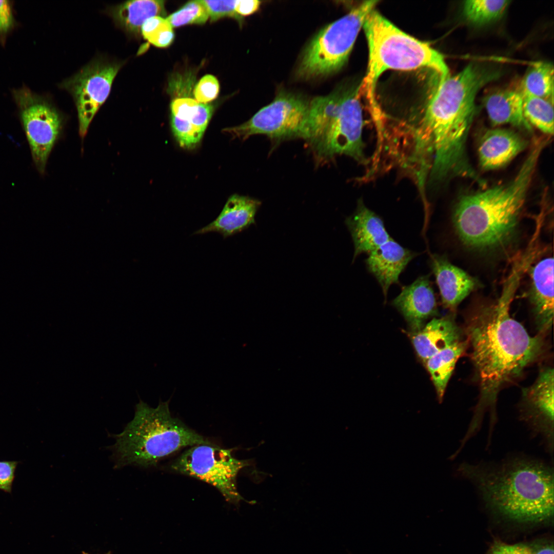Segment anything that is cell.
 <instances>
[{
	"label": "cell",
	"mask_w": 554,
	"mask_h": 554,
	"mask_svg": "<svg viewBox=\"0 0 554 554\" xmlns=\"http://www.w3.org/2000/svg\"><path fill=\"white\" fill-rule=\"evenodd\" d=\"M470 480L489 504L509 519L541 523L553 515V473L537 460L517 458L497 466L463 464Z\"/></svg>",
	"instance_id": "4"
},
{
	"label": "cell",
	"mask_w": 554,
	"mask_h": 554,
	"mask_svg": "<svg viewBox=\"0 0 554 554\" xmlns=\"http://www.w3.org/2000/svg\"><path fill=\"white\" fill-rule=\"evenodd\" d=\"M522 274L520 269L513 268L497 302L478 311L467 326L480 386V399L468 429L472 433L479 430L486 411L490 414L489 430H493L497 419V398L501 387L520 375L543 348L541 335H530L509 314Z\"/></svg>",
	"instance_id": "2"
},
{
	"label": "cell",
	"mask_w": 554,
	"mask_h": 554,
	"mask_svg": "<svg viewBox=\"0 0 554 554\" xmlns=\"http://www.w3.org/2000/svg\"><path fill=\"white\" fill-rule=\"evenodd\" d=\"M345 223L354 244L353 259L362 253L368 254L391 239L383 220L362 199L358 200L355 210Z\"/></svg>",
	"instance_id": "19"
},
{
	"label": "cell",
	"mask_w": 554,
	"mask_h": 554,
	"mask_svg": "<svg viewBox=\"0 0 554 554\" xmlns=\"http://www.w3.org/2000/svg\"><path fill=\"white\" fill-rule=\"evenodd\" d=\"M211 21H215L224 17H232L241 20L242 17L235 10L236 1H207L203 0Z\"/></svg>",
	"instance_id": "33"
},
{
	"label": "cell",
	"mask_w": 554,
	"mask_h": 554,
	"mask_svg": "<svg viewBox=\"0 0 554 554\" xmlns=\"http://www.w3.org/2000/svg\"><path fill=\"white\" fill-rule=\"evenodd\" d=\"M528 146V142L513 130L504 128L488 129L479 140V164L485 170L501 168Z\"/></svg>",
	"instance_id": "15"
},
{
	"label": "cell",
	"mask_w": 554,
	"mask_h": 554,
	"mask_svg": "<svg viewBox=\"0 0 554 554\" xmlns=\"http://www.w3.org/2000/svg\"><path fill=\"white\" fill-rule=\"evenodd\" d=\"M429 265L438 286L443 306L454 309L477 286L475 279L451 264L444 255L432 254Z\"/></svg>",
	"instance_id": "18"
},
{
	"label": "cell",
	"mask_w": 554,
	"mask_h": 554,
	"mask_svg": "<svg viewBox=\"0 0 554 554\" xmlns=\"http://www.w3.org/2000/svg\"><path fill=\"white\" fill-rule=\"evenodd\" d=\"M38 170L45 171L49 154L63 127V120L50 103L26 87L13 91Z\"/></svg>",
	"instance_id": "11"
},
{
	"label": "cell",
	"mask_w": 554,
	"mask_h": 554,
	"mask_svg": "<svg viewBox=\"0 0 554 554\" xmlns=\"http://www.w3.org/2000/svg\"><path fill=\"white\" fill-rule=\"evenodd\" d=\"M169 402L161 401L153 408L140 400L133 419L121 433L114 435L111 450L115 468L150 467L183 447L210 443L172 416Z\"/></svg>",
	"instance_id": "5"
},
{
	"label": "cell",
	"mask_w": 554,
	"mask_h": 554,
	"mask_svg": "<svg viewBox=\"0 0 554 554\" xmlns=\"http://www.w3.org/2000/svg\"><path fill=\"white\" fill-rule=\"evenodd\" d=\"M261 2L258 0L236 1L235 10L240 16H248L256 12Z\"/></svg>",
	"instance_id": "38"
},
{
	"label": "cell",
	"mask_w": 554,
	"mask_h": 554,
	"mask_svg": "<svg viewBox=\"0 0 554 554\" xmlns=\"http://www.w3.org/2000/svg\"><path fill=\"white\" fill-rule=\"evenodd\" d=\"M548 141L546 137L533 140L527 156L509 183L460 199L453 212V223L465 244L475 248H493L511 238Z\"/></svg>",
	"instance_id": "3"
},
{
	"label": "cell",
	"mask_w": 554,
	"mask_h": 554,
	"mask_svg": "<svg viewBox=\"0 0 554 554\" xmlns=\"http://www.w3.org/2000/svg\"><path fill=\"white\" fill-rule=\"evenodd\" d=\"M519 91L523 95L538 97L553 103L552 65L545 62L533 64L523 78Z\"/></svg>",
	"instance_id": "25"
},
{
	"label": "cell",
	"mask_w": 554,
	"mask_h": 554,
	"mask_svg": "<svg viewBox=\"0 0 554 554\" xmlns=\"http://www.w3.org/2000/svg\"><path fill=\"white\" fill-rule=\"evenodd\" d=\"M525 118L532 126L548 135L553 133V103L542 98L523 95Z\"/></svg>",
	"instance_id": "27"
},
{
	"label": "cell",
	"mask_w": 554,
	"mask_h": 554,
	"mask_svg": "<svg viewBox=\"0 0 554 554\" xmlns=\"http://www.w3.org/2000/svg\"><path fill=\"white\" fill-rule=\"evenodd\" d=\"M309 103L299 95L283 92L248 121L223 132L242 140L256 134L278 142L301 138Z\"/></svg>",
	"instance_id": "10"
},
{
	"label": "cell",
	"mask_w": 554,
	"mask_h": 554,
	"mask_svg": "<svg viewBox=\"0 0 554 554\" xmlns=\"http://www.w3.org/2000/svg\"><path fill=\"white\" fill-rule=\"evenodd\" d=\"M484 103L493 126L509 124L528 133L532 132V127L524 116L523 96L519 90H497L487 95Z\"/></svg>",
	"instance_id": "22"
},
{
	"label": "cell",
	"mask_w": 554,
	"mask_h": 554,
	"mask_svg": "<svg viewBox=\"0 0 554 554\" xmlns=\"http://www.w3.org/2000/svg\"><path fill=\"white\" fill-rule=\"evenodd\" d=\"M109 13L120 28L130 34L141 32L142 25L153 16L166 14L164 1L160 0L129 1L109 9Z\"/></svg>",
	"instance_id": "23"
},
{
	"label": "cell",
	"mask_w": 554,
	"mask_h": 554,
	"mask_svg": "<svg viewBox=\"0 0 554 554\" xmlns=\"http://www.w3.org/2000/svg\"><path fill=\"white\" fill-rule=\"evenodd\" d=\"M13 24L14 18L11 4L8 1H0V35L8 33Z\"/></svg>",
	"instance_id": "37"
},
{
	"label": "cell",
	"mask_w": 554,
	"mask_h": 554,
	"mask_svg": "<svg viewBox=\"0 0 554 554\" xmlns=\"http://www.w3.org/2000/svg\"><path fill=\"white\" fill-rule=\"evenodd\" d=\"M199 103L191 98H176L171 104V115L190 121L196 112Z\"/></svg>",
	"instance_id": "34"
},
{
	"label": "cell",
	"mask_w": 554,
	"mask_h": 554,
	"mask_svg": "<svg viewBox=\"0 0 554 554\" xmlns=\"http://www.w3.org/2000/svg\"><path fill=\"white\" fill-rule=\"evenodd\" d=\"M402 313L412 332L424 326L426 320L437 313L436 295L429 275H422L404 287L392 302Z\"/></svg>",
	"instance_id": "14"
},
{
	"label": "cell",
	"mask_w": 554,
	"mask_h": 554,
	"mask_svg": "<svg viewBox=\"0 0 554 554\" xmlns=\"http://www.w3.org/2000/svg\"><path fill=\"white\" fill-rule=\"evenodd\" d=\"M248 464L247 461L235 458L231 449L209 443L191 446L173 462L171 468L212 485L227 502L238 505L244 499L237 489V476Z\"/></svg>",
	"instance_id": "9"
},
{
	"label": "cell",
	"mask_w": 554,
	"mask_h": 554,
	"mask_svg": "<svg viewBox=\"0 0 554 554\" xmlns=\"http://www.w3.org/2000/svg\"><path fill=\"white\" fill-rule=\"evenodd\" d=\"M417 255L392 238L368 253L367 268L378 282L385 298L390 286L399 283L400 274Z\"/></svg>",
	"instance_id": "16"
},
{
	"label": "cell",
	"mask_w": 554,
	"mask_h": 554,
	"mask_svg": "<svg viewBox=\"0 0 554 554\" xmlns=\"http://www.w3.org/2000/svg\"><path fill=\"white\" fill-rule=\"evenodd\" d=\"M369 47V62L364 88L371 113L379 110L375 98L377 82L388 70L410 71L431 69L440 77L449 74L442 54L427 43L404 32L375 9L363 25Z\"/></svg>",
	"instance_id": "6"
},
{
	"label": "cell",
	"mask_w": 554,
	"mask_h": 554,
	"mask_svg": "<svg viewBox=\"0 0 554 554\" xmlns=\"http://www.w3.org/2000/svg\"><path fill=\"white\" fill-rule=\"evenodd\" d=\"M415 350L424 363L438 352L461 341V332L449 317L433 318L411 334Z\"/></svg>",
	"instance_id": "21"
},
{
	"label": "cell",
	"mask_w": 554,
	"mask_h": 554,
	"mask_svg": "<svg viewBox=\"0 0 554 554\" xmlns=\"http://www.w3.org/2000/svg\"><path fill=\"white\" fill-rule=\"evenodd\" d=\"M16 465L17 462L15 461L0 462L1 489L7 492H11Z\"/></svg>",
	"instance_id": "36"
},
{
	"label": "cell",
	"mask_w": 554,
	"mask_h": 554,
	"mask_svg": "<svg viewBox=\"0 0 554 554\" xmlns=\"http://www.w3.org/2000/svg\"><path fill=\"white\" fill-rule=\"evenodd\" d=\"M553 369L547 367L536 381L523 390L521 417L525 423L546 442L548 448L553 445Z\"/></svg>",
	"instance_id": "13"
},
{
	"label": "cell",
	"mask_w": 554,
	"mask_h": 554,
	"mask_svg": "<svg viewBox=\"0 0 554 554\" xmlns=\"http://www.w3.org/2000/svg\"><path fill=\"white\" fill-rule=\"evenodd\" d=\"M208 17L202 1L196 0L188 2L166 19L173 28L186 25L203 24Z\"/></svg>",
	"instance_id": "29"
},
{
	"label": "cell",
	"mask_w": 554,
	"mask_h": 554,
	"mask_svg": "<svg viewBox=\"0 0 554 554\" xmlns=\"http://www.w3.org/2000/svg\"><path fill=\"white\" fill-rule=\"evenodd\" d=\"M220 85L216 78L212 75L207 74L199 81L193 93L197 102L207 104L217 97Z\"/></svg>",
	"instance_id": "32"
},
{
	"label": "cell",
	"mask_w": 554,
	"mask_h": 554,
	"mask_svg": "<svg viewBox=\"0 0 554 554\" xmlns=\"http://www.w3.org/2000/svg\"><path fill=\"white\" fill-rule=\"evenodd\" d=\"M144 38L154 46L165 48L170 46L174 37L172 27L166 18L153 16L148 18L141 27Z\"/></svg>",
	"instance_id": "28"
},
{
	"label": "cell",
	"mask_w": 554,
	"mask_h": 554,
	"mask_svg": "<svg viewBox=\"0 0 554 554\" xmlns=\"http://www.w3.org/2000/svg\"><path fill=\"white\" fill-rule=\"evenodd\" d=\"M261 205L260 201L236 194L231 195L219 216L195 234L214 232L227 238L248 228L255 222V216Z\"/></svg>",
	"instance_id": "20"
},
{
	"label": "cell",
	"mask_w": 554,
	"mask_h": 554,
	"mask_svg": "<svg viewBox=\"0 0 554 554\" xmlns=\"http://www.w3.org/2000/svg\"><path fill=\"white\" fill-rule=\"evenodd\" d=\"M122 66V63L97 59L61 84V87L69 92L75 102L82 139L109 96L113 80Z\"/></svg>",
	"instance_id": "12"
},
{
	"label": "cell",
	"mask_w": 554,
	"mask_h": 554,
	"mask_svg": "<svg viewBox=\"0 0 554 554\" xmlns=\"http://www.w3.org/2000/svg\"><path fill=\"white\" fill-rule=\"evenodd\" d=\"M487 554H554L552 544L546 542L508 544L495 541Z\"/></svg>",
	"instance_id": "30"
},
{
	"label": "cell",
	"mask_w": 554,
	"mask_h": 554,
	"mask_svg": "<svg viewBox=\"0 0 554 554\" xmlns=\"http://www.w3.org/2000/svg\"><path fill=\"white\" fill-rule=\"evenodd\" d=\"M465 346L466 342L461 340L456 342L438 352L424 363L431 375L440 402L443 400L456 363Z\"/></svg>",
	"instance_id": "24"
},
{
	"label": "cell",
	"mask_w": 554,
	"mask_h": 554,
	"mask_svg": "<svg viewBox=\"0 0 554 554\" xmlns=\"http://www.w3.org/2000/svg\"><path fill=\"white\" fill-rule=\"evenodd\" d=\"M213 111V107L212 105L199 103L196 112L189 122L196 128L205 132Z\"/></svg>",
	"instance_id": "35"
},
{
	"label": "cell",
	"mask_w": 554,
	"mask_h": 554,
	"mask_svg": "<svg viewBox=\"0 0 554 554\" xmlns=\"http://www.w3.org/2000/svg\"><path fill=\"white\" fill-rule=\"evenodd\" d=\"M83 554H89V553H87V552H84V551H83ZM106 554H111V553H110V552H108V553H106Z\"/></svg>",
	"instance_id": "39"
},
{
	"label": "cell",
	"mask_w": 554,
	"mask_h": 554,
	"mask_svg": "<svg viewBox=\"0 0 554 554\" xmlns=\"http://www.w3.org/2000/svg\"><path fill=\"white\" fill-rule=\"evenodd\" d=\"M378 1H368L321 29L305 49L297 70L303 78L336 72L347 62L358 33Z\"/></svg>",
	"instance_id": "7"
},
{
	"label": "cell",
	"mask_w": 554,
	"mask_h": 554,
	"mask_svg": "<svg viewBox=\"0 0 554 554\" xmlns=\"http://www.w3.org/2000/svg\"><path fill=\"white\" fill-rule=\"evenodd\" d=\"M529 300L537 329L541 335L549 330L553 318V259L540 261L532 268Z\"/></svg>",
	"instance_id": "17"
},
{
	"label": "cell",
	"mask_w": 554,
	"mask_h": 554,
	"mask_svg": "<svg viewBox=\"0 0 554 554\" xmlns=\"http://www.w3.org/2000/svg\"><path fill=\"white\" fill-rule=\"evenodd\" d=\"M171 124L174 135L180 146L184 148L195 147L204 133L188 121L178 118L172 115Z\"/></svg>",
	"instance_id": "31"
},
{
	"label": "cell",
	"mask_w": 554,
	"mask_h": 554,
	"mask_svg": "<svg viewBox=\"0 0 554 554\" xmlns=\"http://www.w3.org/2000/svg\"><path fill=\"white\" fill-rule=\"evenodd\" d=\"M509 3L507 0H468L463 3L462 13L469 24L481 26L501 18Z\"/></svg>",
	"instance_id": "26"
},
{
	"label": "cell",
	"mask_w": 554,
	"mask_h": 554,
	"mask_svg": "<svg viewBox=\"0 0 554 554\" xmlns=\"http://www.w3.org/2000/svg\"><path fill=\"white\" fill-rule=\"evenodd\" d=\"M358 91L343 93L336 111L310 146L318 162L345 155L362 165L370 162L365 154L364 121Z\"/></svg>",
	"instance_id": "8"
},
{
	"label": "cell",
	"mask_w": 554,
	"mask_h": 554,
	"mask_svg": "<svg viewBox=\"0 0 554 554\" xmlns=\"http://www.w3.org/2000/svg\"><path fill=\"white\" fill-rule=\"evenodd\" d=\"M501 70L484 63H471L454 75L440 77L438 86L419 116L398 123L396 135L406 164L425 173L434 184L451 176L476 181L467 141L476 114V96L499 78Z\"/></svg>",
	"instance_id": "1"
}]
</instances>
